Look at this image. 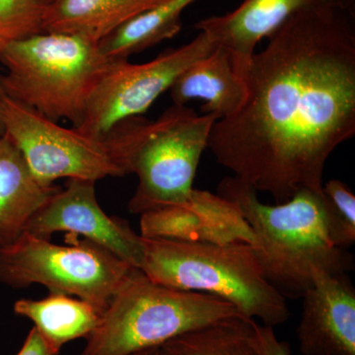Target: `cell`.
<instances>
[{
  "label": "cell",
  "instance_id": "11",
  "mask_svg": "<svg viewBox=\"0 0 355 355\" xmlns=\"http://www.w3.org/2000/svg\"><path fill=\"white\" fill-rule=\"evenodd\" d=\"M140 236L175 241L253 245L251 226L235 202L209 191H191L188 200L140 216Z\"/></svg>",
  "mask_w": 355,
  "mask_h": 355
},
{
  "label": "cell",
  "instance_id": "9",
  "mask_svg": "<svg viewBox=\"0 0 355 355\" xmlns=\"http://www.w3.org/2000/svg\"><path fill=\"white\" fill-rule=\"evenodd\" d=\"M216 46L209 35L200 32L190 43L166 50L144 64L110 60L89 97L77 130L94 139H105L121 121L146 113L184 70Z\"/></svg>",
  "mask_w": 355,
  "mask_h": 355
},
{
  "label": "cell",
  "instance_id": "5",
  "mask_svg": "<svg viewBox=\"0 0 355 355\" xmlns=\"http://www.w3.org/2000/svg\"><path fill=\"white\" fill-rule=\"evenodd\" d=\"M234 317L243 316L227 301L161 286L135 268L103 311L80 355H130Z\"/></svg>",
  "mask_w": 355,
  "mask_h": 355
},
{
  "label": "cell",
  "instance_id": "12",
  "mask_svg": "<svg viewBox=\"0 0 355 355\" xmlns=\"http://www.w3.org/2000/svg\"><path fill=\"white\" fill-rule=\"evenodd\" d=\"M301 297V354L355 355V288L347 273H315Z\"/></svg>",
  "mask_w": 355,
  "mask_h": 355
},
{
  "label": "cell",
  "instance_id": "10",
  "mask_svg": "<svg viewBox=\"0 0 355 355\" xmlns=\"http://www.w3.org/2000/svg\"><path fill=\"white\" fill-rule=\"evenodd\" d=\"M25 232L50 239L53 233L69 232L106 248L135 268L144 260V241L130 224L109 216L98 202L95 182L69 180L32 217Z\"/></svg>",
  "mask_w": 355,
  "mask_h": 355
},
{
  "label": "cell",
  "instance_id": "1",
  "mask_svg": "<svg viewBox=\"0 0 355 355\" xmlns=\"http://www.w3.org/2000/svg\"><path fill=\"white\" fill-rule=\"evenodd\" d=\"M268 39L243 73L246 101L214 123L207 148L236 179L284 203L321 191L327 161L354 135V10L315 4Z\"/></svg>",
  "mask_w": 355,
  "mask_h": 355
},
{
  "label": "cell",
  "instance_id": "14",
  "mask_svg": "<svg viewBox=\"0 0 355 355\" xmlns=\"http://www.w3.org/2000/svg\"><path fill=\"white\" fill-rule=\"evenodd\" d=\"M170 93L174 105L186 106L191 100H200L202 114H214L221 120L242 108L248 90L228 51L217 46L184 70L173 83Z\"/></svg>",
  "mask_w": 355,
  "mask_h": 355
},
{
  "label": "cell",
  "instance_id": "17",
  "mask_svg": "<svg viewBox=\"0 0 355 355\" xmlns=\"http://www.w3.org/2000/svg\"><path fill=\"white\" fill-rule=\"evenodd\" d=\"M13 309L18 316L33 322L55 355L67 343L89 338L97 328L103 313L87 301L62 293H50L40 300L20 299Z\"/></svg>",
  "mask_w": 355,
  "mask_h": 355
},
{
  "label": "cell",
  "instance_id": "18",
  "mask_svg": "<svg viewBox=\"0 0 355 355\" xmlns=\"http://www.w3.org/2000/svg\"><path fill=\"white\" fill-rule=\"evenodd\" d=\"M196 0H168L139 14L102 40L98 46L109 60H128L156 44L172 39L182 27V13Z\"/></svg>",
  "mask_w": 355,
  "mask_h": 355
},
{
  "label": "cell",
  "instance_id": "20",
  "mask_svg": "<svg viewBox=\"0 0 355 355\" xmlns=\"http://www.w3.org/2000/svg\"><path fill=\"white\" fill-rule=\"evenodd\" d=\"M324 217L327 232L336 247L347 250L355 242V196L340 180L323 184Z\"/></svg>",
  "mask_w": 355,
  "mask_h": 355
},
{
  "label": "cell",
  "instance_id": "25",
  "mask_svg": "<svg viewBox=\"0 0 355 355\" xmlns=\"http://www.w3.org/2000/svg\"><path fill=\"white\" fill-rule=\"evenodd\" d=\"M130 355H159L158 347H155V349L141 350V352H135V354Z\"/></svg>",
  "mask_w": 355,
  "mask_h": 355
},
{
  "label": "cell",
  "instance_id": "19",
  "mask_svg": "<svg viewBox=\"0 0 355 355\" xmlns=\"http://www.w3.org/2000/svg\"><path fill=\"white\" fill-rule=\"evenodd\" d=\"M229 318L177 336L158 347L159 355H260L252 343V324Z\"/></svg>",
  "mask_w": 355,
  "mask_h": 355
},
{
  "label": "cell",
  "instance_id": "21",
  "mask_svg": "<svg viewBox=\"0 0 355 355\" xmlns=\"http://www.w3.org/2000/svg\"><path fill=\"white\" fill-rule=\"evenodd\" d=\"M43 0H0V58L8 46L44 31Z\"/></svg>",
  "mask_w": 355,
  "mask_h": 355
},
{
  "label": "cell",
  "instance_id": "16",
  "mask_svg": "<svg viewBox=\"0 0 355 355\" xmlns=\"http://www.w3.org/2000/svg\"><path fill=\"white\" fill-rule=\"evenodd\" d=\"M168 0H55L46 6L44 33L76 35L99 44L139 14Z\"/></svg>",
  "mask_w": 355,
  "mask_h": 355
},
{
  "label": "cell",
  "instance_id": "4",
  "mask_svg": "<svg viewBox=\"0 0 355 355\" xmlns=\"http://www.w3.org/2000/svg\"><path fill=\"white\" fill-rule=\"evenodd\" d=\"M142 241L139 270L156 284L216 296L234 306L243 317L272 328L291 318L286 297L266 279L251 245L144 237Z\"/></svg>",
  "mask_w": 355,
  "mask_h": 355
},
{
  "label": "cell",
  "instance_id": "13",
  "mask_svg": "<svg viewBox=\"0 0 355 355\" xmlns=\"http://www.w3.org/2000/svg\"><path fill=\"white\" fill-rule=\"evenodd\" d=\"M319 3L336 4L333 0H244L232 12L198 21L195 28L228 51L242 76L261 40L298 11Z\"/></svg>",
  "mask_w": 355,
  "mask_h": 355
},
{
  "label": "cell",
  "instance_id": "15",
  "mask_svg": "<svg viewBox=\"0 0 355 355\" xmlns=\"http://www.w3.org/2000/svg\"><path fill=\"white\" fill-rule=\"evenodd\" d=\"M58 190L40 184L12 140L0 135V248L17 240Z\"/></svg>",
  "mask_w": 355,
  "mask_h": 355
},
{
  "label": "cell",
  "instance_id": "7",
  "mask_svg": "<svg viewBox=\"0 0 355 355\" xmlns=\"http://www.w3.org/2000/svg\"><path fill=\"white\" fill-rule=\"evenodd\" d=\"M133 266L89 240L72 246L24 232L0 248V282L13 288L44 286L51 293L76 296L102 311Z\"/></svg>",
  "mask_w": 355,
  "mask_h": 355
},
{
  "label": "cell",
  "instance_id": "27",
  "mask_svg": "<svg viewBox=\"0 0 355 355\" xmlns=\"http://www.w3.org/2000/svg\"><path fill=\"white\" fill-rule=\"evenodd\" d=\"M43 1L44 2V3L48 4L51 3V2L55 1V0H43Z\"/></svg>",
  "mask_w": 355,
  "mask_h": 355
},
{
  "label": "cell",
  "instance_id": "3",
  "mask_svg": "<svg viewBox=\"0 0 355 355\" xmlns=\"http://www.w3.org/2000/svg\"><path fill=\"white\" fill-rule=\"evenodd\" d=\"M218 120L174 105L157 120L140 116L121 121L105 137L125 174L139 179L128 202L132 214L180 205L188 200L210 132Z\"/></svg>",
  "mask_w": 355,
  "mask_h": 355
},
{
  "label": "cell",
  "instance_id": "6",
  "mask_svg": "<svg viewBox=\"0 0 355 355\" xmlns=\"http://www.w3.org/2000/svg\"><path fill=\"white\" fill-rule=\"evenodd\" d=\"M110 60L76 35L42 33L11 44L0 64V91L51 121L78 128L89 97Z\"/></svg>",
  "mask_w": 355,
  "mask_h": 355
},
{
  "label": "cell",
  "instance_id": "22",
  "mask_svg": "<svg viewBox=\"0 0 355 355\" xmlns=\"http://www.w3.org/2000/svg\"><path fill=\"white\" fill-rule=\"evenodd\" d=\"M252 343L260 355H291L288 343L279 340L272 327L252 324Z\"/></svg>",
  "mask_w": 355,
  "mask_h": 355
},
{
  "label": "cell",
  "instance_id": "26",
  "mask_svg": "<svg viewBox=\"0 0 355 355\" xmlns=\"http://www.w3.org/2000/svg\"><path fill=\"white\" fill-rule=\"evenodd\" d=\"M3 133H4V127H3V123H2L1 112H0V135H3Z\"/></svg>",
  "mask_w": 355,
  "mask_h": 355
},
{
  "label": "cell",
  "instance_id": "23",
  "mask_svg": "<svg viewBox=\"0 0 355 355\" xmlns=\"http://www.w3.org/2000/svg\"><path fill=\"white\" fill-rule=\"evenodd\" d=\"M17 355H55L39 331L33 327Z\"/></svg>",
  "mask_w": 355,
  "mask_h": 355
},
{
  "label": "cell",
  "instance_id": "2",
  "mask_svg": "<svg viewBox=\"0 0 355 355\" xmlns=\"http://www.w3.org/2000/svg\"><path fill=\"white\" fill-rule=\"evenodd\" d=\"M218 193L241 209L253 230L252 247L263 275L284 297H301L316 272L354 270L352 254L329 238L322 190L300 191L286 202L266 205L249 184L228 177Z\"/></svg>",
  "mask_w": 355,
  "mask_h": 355
},
{
  "label": "cell",
  "instance_id": "24",
  "mask_svg": "<svg viewBox=\"0 0 355 355\" xmlns=\"http://www.w3.org/2000/svg\"><path fill=\"white\" fill-rule=\"evenodd\" d=\"M338 6L345 7V8L354 9V0H333Z\"/></svg>",
  "mask_w": 355,
  "mask_h": 355
},
{
  "label": "cell",
  "instance_id": "8",
  "mask_svg": "<svg viewBox=\"0 0 355 355\" xmlns=\"http://www.w3.org/2000/svg\"><path fill=\"white\" fill-rule=\"evenodd\" d=\"M0 112L4 133L43 186H53L62 178L96 183L104 178L127 175L105 139L88 137L76 128L62 127L1 91Z\"/></svg>",
  "mask_w": 355,
  "mask_h": 355
}]
</instances>
